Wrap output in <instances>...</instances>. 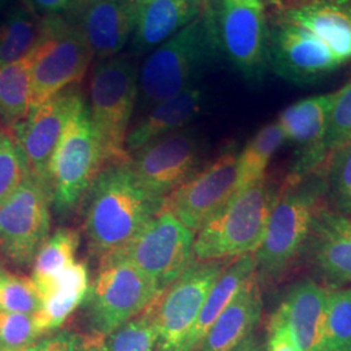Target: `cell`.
I'll use <instances>...</instances> for the list:
<instances>
[{
	"instance_id": "obj_25",
	"label": "cell",
	"mask_w": 351,
	"mask_h": 351,
	"mask_svg": "<svg viewBox=\"0 0 351 351\" xmlns=\"http://www.w3.org/2000/svg\"><path fill=\"white\" fill-rule=\"evenodd\" d=\"M38 291L40 308L34 316L40 333L45 335L63 326L64 322L88 298L90 282L86 264H71Z\"/></svg>"
},
{
	"instance_id": "obj_28",
	"label": "cell",
	"mask_w": 351,
	"mask_h": 351,
	"mask_svg": "<svg viewBox=\"0 0 351 351\" xmlns=\"http://www.w3.org/2000/svg\"><path fill=\"white\" fill-rule=\"evenodd\" d=\"M285 142L284 133L277 123L264 125L246 143L237 158V193L261 182L276 151Z\"/></svg>"
},
{
	"instance_id": "obj_4",
	"label": "cell",
	"mask_w": 351,
	"mask_h": 351,
	"mask_svg": "<svg viewBox=\"0 0 351 351\" xmlns=\"http://www.w3.org/2000/svg\"><path fill=\"white\" fill-rule=\"evenodd\" d=\"M138 75L137 64L128 55L101 60L94 68L88 111L101 169L130 160L126 152V138L138 99Z\"/></svg>"
},
{
	"instance_id": "obj_13",
	"label": "cell",
	"mask_w": 351,
	"mask_h": 351,
	"mask_svg": "<svg viewBox=\"0 0 351 351\" xmlns=\"http://www.w3.org/2000/svg\"><path fill=\"white\" fill-rule=\"evenodd\" d=\"M203 154L204 143L198 132L184 128L134 152L130 167L143 188L165 199L201 169Z\"/></svg>"
},
{
	"instance_id": "obj_43",
	"label": "cell",
	"mask_w": 351,
	"mask_h": 351,
	"mask_svg": "<svg viewBox=\"0 0 351 351\" xmlns=\"http://www.w3.org/2000/svg\"><path fill=\"white\" fill-rule=\"evenodd\" d=\"M7 3H8V0H0V8H3Z\"/></svg>"
},
{
	"instance_id": "obj_2",
	"label": "cell",
	"mask_w": 351,
	"mask_h": 351,
	"mask_svg": "<svg viewBox=\"0 0 351 351\" xmlns=\"http://www.w3.org/2000/svg\"><path fill=\"white\" fill-rule=\"evenodd\" d=\"M221 58L210 13L199 17L152 50L138 75V97L154 107L195 86L203 73Z\"/></svg>"
},
{
	"instance_id": "obj_39",
	"label": "cell",
	"mask_w": 351,
	"mask_h": 351,
	"mask_svg": "<svg viewBox=\"0 0 351 351\" xmlns=\"http://www.w3.org/2000/svg\"><path fill=\"white\" fill-rule=\"evenodd\" d=\"M86 342L73 332H59L34 342L27 351H85Z\"/></svg>"
},
{
	"instance_id": "obj_30",
	"label": "cell",
	"mask_w": 351,
	"mask_h": 351,
	"mask_svg": "<svg viewBox=\"0 0 351 351\" xmlns=\"http://www.w3.org/2000/svg\"><path fill=\"white\" fill-rule=\"evenodd\" d=\"M43 21L25 8H17L0 24V65L14 63L29 55L42 36Z\"/></svg>"
},
{
	"instance_id": "obj_37",
	"label": "cell",
	"mask_w": 351,
	"mask_h": 351,
	"mask_svg": "<svg viewBox=\"0 0 351 351\" xmlns=\"http://www.w3.org/2000/svg\"><path fill=\"white\" fill-rule=\"evenodd\" d=\"M40 336L34 314L0 313V349H27Z\"/></svg>"
},
{
	"instance_id": "obj_20",
	"label": "cell",
	"mask_w": 351,
	"mask_h": 351,
	"mask_svg": "<svg viewBox=\"0 0 351 351\" xmlns=\"http://www.w3.org/2000/svg\"><path fill=\"white\" fill-rule=\"evenodd\" d=\"M207 0H136L132 56L155 50L201 16Z\"/></svg>"
},
{
	"instance_id": "obj_44",
	"label": "cell",
	"mask_w": 351,
	"mask_h": 351,
	"mask_svg": "<svg viewBox=\"0 0 351 351\" xmlns=\"http://www.w3.org/2000/svg\"><path fill=\"white\" fill-rule=\"evenodd\" d=\"M0 351H27V349H19V350H5V349H0Z\"/></svg>"
},
{
	"instance_id": "obj_1",
	"label": "cell",
	"mask_w": 351,
	"mask_h": 351,
	"mask_svg": "<svg viewBox=\"0 0 351 351\" xmlns=\"http://www.w3.org/2000/svg\"><path fill=\"white\" fill-rule=\"evenodd\" d=\"M88 189L85 232L101 259L125 247L165 201L139 184L130 160L104 167Z\"/></svg>"
},
{
	"instance_id": "obj_16",
	"label": "cell",
	"mask_w": 351,
	"mask_h": 351,
	"mask_svg": "<svg viewBox=\"0 0 351 351\" xmlns=\"http://www.w3.org/2000/svg\"><path fill=\"white\" fill-rule=\"evenodd\" d=\"M81 95L77 86L68 88L30 110L25 120L12 129L29 176L49 190L51 156Z\"/></svg>"
},
{
	"instance_id": "obj_27",
	"label": "cell",
	"mask_w": 351,
	"mask_h": 351,
	"mask_svg": "<svg viewBox=\"0 0 351 351\" xmlns=\"http://www.w3.org/2000/svg\"><path fill=\"white\" fill-rule=\"evenodd\" d=\"M32 52L14 63L0 65V124L5 130L23 123L32 108Z\"/></svg>"
},
{
	"instance_id": "obj_6",
	"label": "cell",
	"mask_w": 351,
	"mask_h": 351,
	"mask_svg": "<svg viewBox=\"0 0 351 351\" xmlns=\"http://www.w3.org/2000/svg\"><path fill=\"white\" fill-rule=\"evenodd\" d=\"M206 8L221 52L247 82L259 84L269 69L264 0H207Z\"/></svg>"
},
{
	"instance_id": "obj_19",
	"label": "cell",
	"mask_w": 351,
	"mask_h": 351,
	"mask_svg": "<svg viewBox=\"0 0 351 351\" xmlns=\"http://www.w3.org/2000/svg\"><path fill=\"white\" fill-rule=\"evenodd\" d=\"M280 16L320 39L341 65L351 62V0H291Z\"/></svg>"
},
{
	"instance_id": "obj_29",
	"label": "cell",
	"mask_w": 351,
	"mask_h": 351,
	"mask_svg": "<svg viewBox=\"0 0 351 351\" xmlns=\"http://www.w3.org/2000/svg\"><path fill=\"white\" fill-rule=\"evenodd\" d=\"M80 234L75 229L63 228L46 239L33 261L32 280L38 290L46 287L65 268L75 262Z\"/></svg>"
},
{
	"instance_id": "obj_33",
	"label": "cell",
	"mask_w": 351,
	"mask_h": 351,
	"mask_svg": "<svg viewBox=\"0 0 351 351\" xmlns=\"http://www.w3.org/2000/svg\"><path fill=\"white\" fill-rule=\"evenodd\" d=\"M326 191L337 213L351 215V141L335 151L328 162Z\"/></svg>"
},
{
	"instance_id": "obj_15",
	"label": "cell",
	"mask_w": 351,
	"mask_h": 351,
	"mask_svg": "<svg viewBox=\"0 0 351 351\" xmlns=\"http://www.w3.org/2000/svg\"><path fill=\"white\" fill-rule=\"evenodd\" d=\"M268 63L297 86H311L342 66L320 39L281 16L269 29Z\"/></svg>"
},
{
	"instance_id": "obj_31",
	"label": "cell",
	"mask_w": 351,
	"mask_h": 351,
	"mask_svg": "<svg viewBox=\"0 0 351 351\" xmlns=\"http://www.w3.org/2000/svg\"><path fill=\"white\" fill-rule=\"evenodd\" d=\"M326 351H351V288L326 291Z\"/></svg>"
},
{
	"instance_id": "obj_17",
	"label": "cell",
	"mask_w": 351,
	"mask_h": 351,
	"mask_svg": "<svg viewBox=\"0 0 351 351\" xmlns=\"http://www.w3.org/2000/svg\"><path fill=\"white\" fill-rule=\"evenodd\" d=\"M337 91L315 95L289 106L277 119L285 141L300 149L290 178L313 175L322 168V145L326 137Z\"/></svg>"
},
{
	"instance_id": "obj_34",
	"label": "cell",
	"mask_w": 351,
	"mask_h": 351,
	"mask_svg": "<svg viewBox=\"0 0 351 351\" xmlns=\"http://www.w3.org/2000/svg\"><path fill=\"white\" fill-rule=\"evenodd\" d=\"M40 295L33 280L0 271V313L36 314Z\"/></svg>"
},
{
	"instance_id": "obj_18",
	"label": "cell",
	"mask_w": 351,
	"mask_h": 351,
	"mask_svg": "<svg viewBox=\"0 0 351 351\" xmlns=\"http://www.w3.org/2000/svg\"><path fill=\"white\" fill-rule=\"evenodd\" d=\"M75 13V25L101 62L119 55L129 43L136 24V0H86Z\"/></svg>"
},
{
	"instance_id": "obj_14",
	"label": "cell",
	"mask_w": 351,
	"mask_h": 351,
	"mask_svg": "<svg viewBox=\"0 0 351 351\" xmlns=\"http://www.w3.org/2000/svg\"><path fill=\"white\" fill-rule=\"evenodd\" d=\"M237 158L233 149L221 152L164 201V210L197 233L237 193Z\"/></svg>"
},
{
	"instance_id": "obj_5",
	"label": "cell",
	"mask_w": 351,
	"mask_h": 351,
	"mask_svg": "<svg viewBox=\"0 0 351 351\" xmlns=\"http://www.w3.org/2000/svg\"><path fill=\"white\" fill-rule=\"evenodd\" d=\"M278 191L265 177L261 182L236 193L195 233L194 259L229 261L254 254L263 241Z\"/></svg>"
},
{
	"instance_id": "obj_21",
	"label": "cell",
	"mask_w": 351,
	"mask_h": 351,
	"mask_svg": "<svg viewBox=\"0 0 351 351\" xmlns=\"http://www.w3.org/2000/svg\"><path fill=\"white\" fill-rule=\"evenodd\" d=\"M326 291L306 278L290 288L278 307L300 351H326Z\"/></svg>"
},
{
	"instance_id": "obj_9",
	"label": "cell",
	"mask_w": 351,
	"mask_h": 351,
	"mask_svg": "<svg viewBox=\"0 0 351 351\" xmlns=\"http://www.w3.org/2000/svg\"><path fill=\"white\" fill-rule=\"evenodd\" d=\"M194 232L162 208L125 247L108 256L133 264L162 294L194 261Z\"/></svg>"
},
{
	"instance_id": "obj_11",
	"label": "cell",
	"mask_w": 351,
	"mask_h": 351,
	"mask_svg": "<svg viewBox=\"0 0 351 351\" xmlns=\"http://www.w3.org/2000/svg\"><path fill=\"white\" fill-rule=\"evenodd\" d=\"M228 261H193L155 301L159 351H181L202 306Z\"/></svg>"
},
{
	"instance_id": "obj_41",
	"label": "cell",
	"mask_w": 351,
	"mask_h": 351,
	"mask_svg": "<svg viewBox=\"0 0 351 351\" xmlns=\"http://www.w3.org/2000/svg\"><path fill=\"white\" fill-rule=\"evenodd\" d=\"M234 351H264V345L262 341L255 336V333H252L250 337L245 339Z\"/></svg>"
},
{
	"instance_id": "obj_22",
	"label": "cell",
	"mask_w": 351,
	"mask_h": 351,
	"mask_svg": "<svg viewBox=\"0 0 351 351\" xmlns=\"http://www.w3.org/2000/svg\"><path fill=\"white\" fill-rule=\"evenodd\" d=\"M310 241L313 262L320 274L335 285L351 282V215L320 208Z\"/></svg>"
},
{
	"instance_id": "obj_38",
	"label": "cell",
	"mask_w": 351,
	"mask_h": 351,
	"mask_svg": "<svg viewBox=\"0 0 351 351\" xmlns=\"http://www.w3.org/2000/svg\"><path fill=\"white\" fill-rule=\"evenodd\" d=\"M264 351H300L278 308L271 316Z\"/></svg>"
},
{
	"instance_id": "obj_42",
	"label": "cell",
	"mask_w": 351,
	"mask_h": 351,
	"mask_svg": "<svg viewBox=\"0 0 351 351\" xmlns=\"http://www.w3.org/2000/svg\"><path fill=\"white\" fill-rule=\"evenodd\" d=\"M85 351H106V346L99 341H94L91 343H86Z\"/></svg>"
},
{
	"instance_id": "obj_32",
	"label": "cell",
	"mask_w": 351,
	"mask_h": 351,
	"mask_svg": "<svg viewBox=\"0 0 351 351\" xmlns=\"http://www.w3.org/2000/svg\"><path fill=\"white\" fill-rule=\"evenodd\" d=\"M155 301L143 310V314L130 319L110 335L104 343L106 351H152L158 339Z\"/></svg>"
},
{
	"instance_id": "obj_36",
	"label": "cell",
	"mask_w": 351,
	"mask_h": 351,
	"mask_svg": "<svg viewBox=\"0 0 351 351\" xmlns=\"http://www.w3.org/2000/svg\"><path fill=\"white\" fill-rule=\"evenodd\" d=\"M351 141V80L337 91V98L330 113L329 125L322 145V159L326 164L329 156Z\"/></svg>"
},
{
	"instance_id": "obj_10",
	"label": "cell",
	"mask_w": 351,
	"mask_h": 351,
	"mask_svg": "<svg viewBox=\"0 0 351 351\" xmlns=\"http://www.w3.org/2000/svg\"><path fill=\"white\" fill-rule=\"evenodd\" d=\"M88 293L91 324L103 336H110L160 295L138 268L116 256L101 258Z\"/></svg>"
},
{
	"instance_id": "obj_7",
	"label": "cell",
	"mask_w": 351,
	"mask_h": 351,
	"mask_svg": "<svg viewBox=\"0 0 351 351\" xmlns=\"http://www.w3.org/2000/svg\"><path fill=\"white\" fill-rule=\"evenodd\" d=\"M101 169L88 106L81 95L51 156L49 182L55 208L62 213L73 210Z\"/></svg>"
},
{
	"instance_id": "obj_8",
	"label": "cell",
	"mask_w": 351,
	"mask_h": 351,
	"mask_svg": "<svg viewBox=\"0 0 351 351\" xmlns=\"http://www.w3.org/2000/svg\"><path fill=\"white\" fill-rule=\"evenodd\" d=\"M32 108L80 84L94 55L73 21L46 17L42 36L32 51Z\"/></svg>"
},
{
	"instance_id": "obj_26",
	"label": "cell",
	"mask_w": 351,
	"mask_h": 351,
	"mask_svg": "<svg viewBox=\"0 0 351 351\" xmlns=\"http://www.w3.org/2000/svg\"><path fill=\"white\" fill-rule=\"evenodd\" d=\"M256 274V263L254 254H246L228 263L223 274L215 281L201 313L189 333L181 351H197L202 339L213 326L216 319L226 310V306L236 297L239 289Z\"/></svg>"
},
{
	"instance_id": "obj_40",
	"label": "cell",
	"mask_w": 351,
	"mask_h": 351,
	"mask_svg": "<svg viewBox=\"0 0 351 351\" xmlns=\"http://www.w3.org/2000/svg\"><path fill=\"white\" fill-rule=\"evenodd\" d=\"M38 12L46 17L64 16L65 13L75 12L86 0H30Z\"/></svg>"
},
{
	"instance_id": "obj_23",
	"label": "cell",
	"mask_w": 351,
	"mask_h": 351,
	"mask_svg": "<svg viewBox=\"0 0 351 351\" xmlns=\"http://www.w3.org/2000/svg\"><path fill=\"white\" fill-rule=\"evenodd\" d=\"M261 285L258 274L242 285L206 333L197 351H234L250 337L263 313Z\"/></svg>"
},
{
	"instance_id": "obj_3",
	"label": "cell",
	"mask_w": 351,
	"mask_h": 351,
	"mask_svg": "<svg viewBox=\"0 0 351 351\" xmlns=\"http://www.w3.org/2000/svg\"><path fill=\"white\" fill-rule=\"evenodd\" d=\"M326 191V178L311 175L289 178L288 186L278 191L263 241L254 252L261 284L278 280L307 246Z\"/></svg>"
},
{
	"instance_id": "obj_35",
	"label": "cell",
	"mask_w": 351,
	"mask_h": 351,
	"mask_svg": "<svg viewBox=\"0 0 351 351\" xmlns=\"http://www.w3.org/2000/svg\"><path fill=\"white\" fill-rule=\"evenodd\" d=\"M29 176L23 152L12 130H0V204L16 191Z\"/></svg>"
},
{
	"instance_id": "obj_24",
	"label": "cell",
	"mask_w": 351,
	"mask_h": 351,
	"mask_svg": "<svg viewBox=\"0 0 351 351\" xmlns=\"http://www.w3.org/2000/svg\"><path fill=\"white\" fill-rule=\"evenodd\" d=\"M204 101V90L195 85L151 107L150 112L128 134L129 156L152 141L184 129L202 112Z\"/></svg>"
},
{
	"instance_id": "obj_12",
	"label": "cell",
	"mask_w": 351,
	"mask_h": 351,
	"mask_svg": "<svg viewBox=\"0 0 351 351\" xmlns=\"http://www.w3.org/2000/svg\"><path fill=\"white\" fill-rule=\"evenodd\" d=\"M51 193L37 180L25 181L0 204V254L16 265H27L47 239Z\"/></svg>"
},
{
	"instance_id": "obj_45",
	"label": "cell",
	"mask_w": 351,
	"mask_h": 351,
	"mask_svg": "<svg viewBox=\"0 0 351 351\" xmlns=\"http://www.w3.org/2000/svg\"><path fill=\"white\" fill-rule=\"evenodd\" d=\"M233 1H245V0H233Z\"/></svg>"
}]
</instances>
